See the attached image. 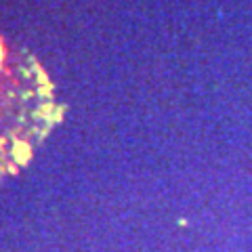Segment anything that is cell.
I'll use <instances>...</instances> for the list:
<instances>
[{
    "label": "cell",
    "instance_id": "1",
    "mask_svg": "<svg viewBox=\"0 0 252 252\" xmlns=\"http://www.w3.org/2000/svg\"><path fill=\"white\" fill-rule=\"evenodd\" d=\"M61 114L55 86L38 59L0 40V177L26 166Z\"/></svg>",
    "mask_w": 252,
    "mask_h": 252
}]
</instances>
